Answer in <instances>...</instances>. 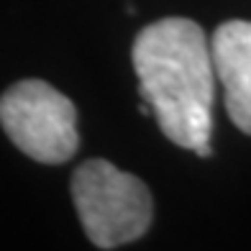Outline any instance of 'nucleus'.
I'll use <instances>...</instances> for the list:
<instances>
[{
  "label": "nucleus",
  "mask_w": 251,
  "mask_h": 251,
  "mask_svg": "<svg viewBox=\"0 0 251 251\" xmlns=\"http://www.w3.org/2000/svg\"><path fill=\"white\" fill-rule=\"evenodd\" d=\"M131 59L141 98L162 133L182 149L210 156L218 77L205 31L182 16L154 21L139 31Z\"/></svg>",
  "instance_id": "nucleus-1"
},
{
  "label": "nucleus",
  "mask_w": 251,
  "mask_h": 251,
  "mask_svg": "<svg viewBox=\"0 0 251 251\" xmlns=\"http://www.w3.org/2000/svg\"><path fill=\"white\" fill-rule=\"evenodd\" d=\"M72 200L90 244L118 249L141 238L154 218V200L144 182L108 159H87L72 175Z\"/></svg>",
  "instance_id": "nucleus-2"
},
{
  "label": "nucleus",
  "mask_w": 251,
  "mask_h": 251,
  "mask_svg": "<svg viewBox=\"0 0 251 251\" xmlns=\"http://www.w3.org/2000/svg\"><path fill=\"white\" fill-rule=\"evenodd\" d=\"M0 126L16 149L41 164H64L79 149L77 108L44 79H21L5 90Z\"/></svg>",
  "instance_id": "nucleus-3"
},
{
  "label": "nucleus",
  "mask_w": 251,
  "mask_h": 251,
  "mask_svg": "<svg viewBox=\"0 0 251 251\" xmlns=\"http://www.w3.org/2000/svg\"><path fill=\"white\" fill-rule=\"evenodd\" d=\"M210 51L228 118L251 136V21L221 24L210 36Z\"/></svg>",
  "instance_id": "nucleus-4"
}]
</instances>
